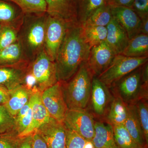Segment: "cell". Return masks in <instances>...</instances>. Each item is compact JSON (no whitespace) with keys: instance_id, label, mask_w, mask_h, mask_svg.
<instances>
[{"instance_id":"ba28073f","label":"cell","mask_w":148,"mask_h":148,"mask_svg":"<svg viewBox=\"0 0 148 148\" xmlns=\"http://www.w3.org/2000/svg\"><path fill=\"white\" fill-rule=\"evenodd\" d=\"M68 24L63 19L47 14L44 50L51 61L55 62L66 35Z\"/></svg>"},{"instance_id":"9c48e42d","label":"cell","mask_w":148,"mask_h":148,"mask_svg":"<svg viewBox=\"0 0 148 148\" xmlns=\"http://www.w3.org/2000/svg\"><path fill=\"white\" fill-rule=\"evenodd\" d=\"M94 116L87 109L69 110L64 121L66 128L87 140H92L95 134Z\"/></svg>"},{"instance_id":"8992f818","label":"cell","mask_w":148,"mask_h":148,"mask_svg":"<svg viewBox=\"0 0 148 148\" xmlns=\"http://www.w3.org/2000/svg\"><path fill=\"white\" fill-rule=\"evenodd\" d=\"M148 57H128L117 54L106 71L97 77L109 88L123 77L148 62Z\"/></svg>"},{"instance_id":"5b68a950","label":"cell","mask_w":148,"mask_h":148,"mask_svg":"<svg viewBox=\"0 0 148 148\" xmlns=\"http://www.w3.org/2000/svg\"><path fill=\"white\" fill-rule=\"evenodd\" d=\"M28 73L34 80V87L41 92L58 82L55 62L49 59L44 50L30 62Z\"/></svg>"},{"instance_id":"6da1fadb","label":"cell","mask_w":148,"mask_h":148,"mask_svg":"<svg viewBox=\"0 0 148 148\" xmlns=\"http://www.w3.org/2000/svg\"><path fill=\"white\" fill-rule=\"evenodd\" d=\"M90 49L85 40L82 26L77 22L69 23L55 61L58 81L69 80L86 62Z\"/></svg>"},{"instance_id":"277c9868","label":"cell","mask_w":148,"mask_h":148,"mask_svg":"<svg viewBox=\"0 0 148 148\" xmlns=\"http://www.w3.org/2000/svg\"><path fill=\"white\" fill-rule=\"evenodd\" d=\"M142 66L123 77L110 89L114 97H118L127 105H135L141 99H148V87L143 84Z\"/></svg>"},{"instance_id":"484cf974","label":"cell","mask_w":148,"mask_h":148,"mask_svg":"<svg viewBox=\"0 0 148 148\" xmlns=\"http://www.w3.org/2000/svg\"><path fill=\"white\" fill-rule=\"evenodd\" d=\"M82 26L86 42L90 48L106 41L107 36V27L87 25Z\"/></svg>"},{"instance_id":"d6986e66","label":"cell","mask_w":148,"mask_h":148,"mask_svg":"<svg viewBox=\"0 0 148 148\" xmlns=\"http://www.w3.org/2000/svg\"><path fill=\"white\" fill-rule=\"evenodd\" d=\"M33 91V88L24 84L10 91V98L5 106L13 116L15 117L21 108L29 102Z\"/></svg>"},{"instance_id":"9a60e30c","label":"cell","mask_w":148,"mask_h":148,"mask_svg":"<svg viewBox=\"0 0 148 148\" xmlns=\"http://www.w3.org/2000/svg\"><path fill=\"white\" fill-rule=\"evenodd\" d=\"M29 66H0V85L10 91L21 85L26 84Z\"/></svg>"},{"instance_id":"e0dca14e","label":"cell","mask_w":148,"mask_h":148,"mask_svg":"<svg viewBox=\"0 0 148 148\" xmlns=\"http://www.w3.org/2000/svg\"><path fill=\"white\" fill-rule=\"evenodd\" d=\"M106 27V42L116 55L121 54L129 41L127 33L113 17Z\"/></svg>"},{"instance_id":"2e32d148","label":"cell","mask_w":148,"mask_h":148,"mask_svg":"<svg viewBox=\"0 0 148 148\" xmlns=\"http://www.w3.org/2000/svg\"><path fill=\"white\" fill-rule=\"evenodd\" d=\"M48 15L68 22H77L74 0H44Z\"/></svg>"},{"instance_id":"cb8c5ba5","label":"cell","mask_w":148,"mask_h":148,"mask_svg":"<svg viewBox=\"0 0 148 148\" xmlns=\"http://www.w3.org/2000/svg\"><path fill=\"white\" fill-rule=\"evenodd\" d=\"M123 55L128 57H148V35L138 34L129 40Z\"/></svg>"},{"instance_id":"836d02e7","label":"cell","mask_w":148,"mask_h":148,"mask_svg":"<svg viewBox=\"0 0 148 148\" xmlns=\"http://www.w3.org/2000/svg\"><path fill=\"white\" fill-rule=\"evenodd\" d=\"M15 130L0 135V148H18L21 139Z\"/></svg>"},{"instance_id":"d4e9b609","label":"cell","mask_w":148,"mask_h":148,"mask_svg":"<svg viewBox=\"0 0 148 148\" xmlns=\"http://www.w3.org/2000/svg\"><path fill=\"white\" fill-rule=\"evenodd\" d=\"M77 21L83 25L95 10L107 3L106 0H74Z\"/></svg>"},{"instance_id":"83f0119b","label":"cell","mask_w":148,"mask_h":148,"mask_svg":"<svg viewBox=\"0 0 148 148\" xmlns=\"http://www.w3.org/2000/svg\"><path fill=\"white\" fill-rule=\"evenodd\" d=\"M14 3L25 14H42L46 13L47 5L44 0H4Z\"/></svg>"},{"instance_id":"f35d334b","label":"cell","mask_w":148,"mask_h":148,"mask_svg":"<svg viewBox=\"0 0 148 148\" xmlns=\"http://www.w3.org/2000/svg\"><path fill=\"white\" fill-rule=\"evenodd\" d=\"M10 98V92L4 86L0 85V105H5Z\"/></svg>"},{"instance_id":"ab89813d","label":"cell","mask_w":148,"mask_h":148,"mask_svg":"<svg viewBox=\"0 0 148 148\" xmlns=\"http://www.w3.org/2000/svg\"><path fill=\"white\" fill-rule=\"evenodd\" d=\"M32 135L21 138L18 148H32Z\"/></svg>"},{"instance_id":"f1b7e54d","label":"cell","mask_w":148,"mask_h":148,"mask_svg":"<svg viewBox=\"0 0 148 148\" xmlns=\"http://www.w3.org/2000/svg\"><path fill=\"white\" fill-rule=\"evenodd\" d=\"M112 126L116 148H141L132 139L124 125Z\"/></svg>"},{"instance_id":"3957f363","label":"cell","mask_w":148,"mask_h":148,"mask_svg":"<svg viewBox=\"0 0 148 148\" xmlns=\"http://www.w3.org/2000/svg\"><path fill=\"white\" fill-rule=\"evenodd\" d=\"M93 77L85 62L69 80L61 82L64 99L69 110L87 108Z\"/></svg>"},{"instance_id":"7402d4cb","label":"cell","mask_w":148,"mask_h":148,"mask_svg":"<svg viewBox=\"0 0 148 148\" xmlns=\"http://www.w3.org/2000/svg\"><path fill=\"white\" fill-rule=\"evenodd\" d=\"M124 125L139 147L148 146L144 138L135 105H128L127 117Z\"/></svg>"},{"instance_id":"52a82bcc","label":"cell","mask_w":148,"mask_h":148,"mask_svg":"<svg viewBox=\"0 0 148 148\" xmlns=\"http://www.w3.org/2000/svg\"><path fill=\"white\" fill-rule=\"evenodd\" d=\"M114 97L110 88L97 77H94L92 79L90 100L86 109L94 118L104 121Z\"/></svg>"},{"instance_id":"4fadbf2b","label":"cell","mask_w":148,"mask_h":148,"mask_svg":"<svg viewBox=\"0 0 148 148\" xmlns=\"http://www.w3.org/2000/svg\"><path fill=\"white\" fill-rule=\"evenodd\" d=\"M34 91L30 100L32 103V120L29 127L24 132L18 135V138H23L30 136L36 132L37 130L51 117L41 99V92L33 88Z\"/></svg>"},{"instance_id":"8d00e7d4","label":"cell","mask_w":148,"mask_h":148,"mask_svg":"<svg viewBox=\"0 0 148 148\" xmlns=\"http://www.w3.org/2000/svg\"><path fill=\"white\" fill-rule=\"evenodd\" d=\"M32 148H48L45 140L36 132L32 135Z\"/></svg>"},{"instance_id":"7bdbcfd3","label":"cell","mask_w":148,"mask_h":148,"mask_svg":"<svg viewBox=\"0 0 148 148\" xmlns=\"http://www.w3.org/2000/svg\"><path fill=\"white\" fill-rule=\"evenodd\" d=\"M1 25L0 24V31H1Z\"/></svg>"},{"instance_id":"ffe728a7","label":"cell","mask_w":148,"mask_h":148,"mask_svg":"<svg viewBox=\"0 0 148 148\" xmlns=\"http://www.w3.org/2000/svg\"><path fill=\"white\" fill-rule=\"evenodd\" d=\"M92 141L95 148H116L112 125L104 121L95 120V134Z\"/></svg>"},{"instance_id":"7a4b0ae2","label":"cell","mask_w":148,"mask_h":148,"mask_svg":"<svg viewBox=\"0 0 148 148\" xmlns=\"http://www.w3.org/2000/svg\"><path fill=\"white\" fill-rule=\"evenodd\" d=\"M47 14H25L19 27L17 41L28 62L33 61L44 47Z\"/></svg>"},{"instance_id":"4316f807","label":"cell","mask_w":148,"mask_h":148,"mask_svg":"<svg viewBox=\"0 0 148 148\" xmlns=\"http://www.w3.org/2000/svg\"><path fill=\"white\" fill-rule=\"evenodd\" d=\"M112 18L111 7L106 3L94 11L83 25L106 27Z\"/></svg>"},{"instance_id":"5bb4252c","label":"cell","mask_w":148,"mask_h":148,"mask_svg":"<svg viewBox=\"0 0 148 148\" xmlns=\"http://www.w3.org/2000/svg\"><path fill=\"white\" fill-rule=\"evenodd\" d=\"M111 8L113 17L126 31L129 39L140 34L141 18L132 8L125 7H111Z\"/></svg>"},{"instance_id":"7c38bea8","label":"cell","mask_w":148,"mask_h":148,"mask_svg":"<svg viewBox=\"0 0 148 148\" xmlns=\"http://www.w3.org/2000/svg\"><path fill=\"white\" fill-rule=\"evenodd\" d=\"M36 132L45 140L48 148H66V127L64 123L50 117Z\"/></svg>"},{"instance_id":"603a6c76","label":"cell","mask_w":148,"mask_h":148,"mask_svg":"<svg viewBox=\"0 0 148 148\" xmlns=\"http://www.w3.org/2000/svg\"><path fill=\"white\" fill-rule=\"evenodd\" d=\"M127 113L128 105L118 97H114L104 121L112 126L124 125Z\"/></svg>"},{"instance_id":"74e56055","label":"cell","mask_w":148,"mask_h":148,"mask_svg":"<svg viewBox=\"0 0 148 148\" xmlns=\"http://www.w3.org/2000/svg\"><path fill=\"white\" fill-rule=\"evenodd\" d=\"M134 0H106V3L111 7H125L131 8Z\"/></svg>"},{"instance_id":"4dcf8cb0","label":"cell","mask_w":148,"mask_h":148,"mask_svg":"<svg viewBox=\"0 0 148 148\" xmlns=\"http://www.w3.org/2000/svg\"><path fill=\"white\" fill-rule=\"evenodd\" d=\"M66 148H95L92 140H87L82 136L66 128Z\"/></svg>"},{"instance_id":"e575fe53","label":"cell","mask_w":148,"mask_h":148,"mask_svg":"<svg viewBox=\"0 0 148 148\" xmlns=\"http://www.w3.org/2000/svg\"><path fill=\"white\" fill-rule=\"evenodd\" d=\"M131 8L140 18L148 17V0H134Z\"/></svg>"},{"instance_id":"d6a6232c","label":"cell","mask_w":148,"mask_h":148,"mask_svg":"<svg viewBox=\"0 0 148 148\" xmlns=\"http://www.w3.org/2000/svg\"><path fill=\"white\" fill-rule=\"evenodd\" d=\"M18 31V29L10 26H1L0 31V50L17 41Z\"/></svg>"},{"instance_id":"30bf717a","label":"cell","mask_w":148,"mask_h":148,"mask_svg":"<svg viewBox=\"0 0 148 148\" xmlns=\"http://www.w3.org/2000/svg\"><path fill=\"white\" fill-rule=\"evenodd\" d=\"M41 99L51 117L63 122L69 109L64 99L62 82L58 81L44 90Z\"/></svg>"},{"instance_id":"8fae6325","label":"cell","mask_w":148,"mask_h":148,"mask_svg":"<svg viewBox=\"0 0 148 148\" xmlns=\"http://www.w3.org/2000/svg\"><path fill=\"white\" fill-rule=\"evenodd\" d=\"M116 55L106 41L91 47L86 64L93 76L98 77L106 71Z\"/></svg>"},{"instance_id":"44dd1931","label":"cell","mask_w":148,"mask_h":148,"mask_svg":"<svg viewBox=\"0 0 148 148\" xmlns=\"http://www.w3.org/2000/svg\"><path fill=\"white\" fill-rule=\"evenodd\" d=\"M30 63L24 57L18 41L0 50V66H27Z\"/></svg>"},{"instance_id":"ac0fdd59","label":"cell","mask_w":148,"mask_h":148,"mask_svg":"<svg viewBox=\"0 0 148 148\" xmlns=\"http://www.w3.org/2000/svg\"><path fill=\"white\" fill-rule=\"evenodd\" d=\"M24 14L21 9L14 3L0 0V24L19 29Z\"/></svg>"},{"instance_id":"d590c367","label":"cell","mask_w":148,"mask_h":148,"mask_svg":"<svg viewBox=\"0 0 148 148\" xmlns=\"http://www.w3.org/2000/svg\"><path fill=\"white\" fill-rule=\"evenodd\" d=\"M32 120V108L31 105V108L29 109L28 113L21 119L15 121L14 129L18 133V135L24 132V130L29 127V125L31 124Z\"/></svg>"},{"instance_id":"b9f144b4","label":"cell","mask_w":148,"mask_h":148,"mask_svg":"<svg viewBox=\"0 0 148 148\" xmlns=\"http://www.w3.org/2000/svg\"><path fill=\"white\" fill-rule=\"evenodd\" d=\"M141 148H148V146H146V147H144Z\"/></svg>"},{"instance_id":"f546056e","label":"cell","mask_w":148,"mask_h":148,"mask_svg":"<svg viewBox=\"0 0 148 148\" xmlns=\"http://www.w3.org/2000/svg\"><path fill=\"white\" fill-rule=\"evenodd\" d=\"M144 138L148 144V99H141L135 104Z\"/></svg>"},{"instance_id":"60d3db41","label":"cell","mask_w":148,"mask_h":148,"mask_svg":"<svg viewBox=\"0 0 148 148\" xmlns=\"http://www.w3.org/2000/svg\"><path fill=\"white\" fill-rule=\"evenodd\" d=\"M140 34L148 35V17L141 18Z\"/></svg>"},{"instance_id":"1f68e13d","label":"cell","mask_w":148,"mask_h":148,"mask_svg":"<svg viewBox=\"0 0 148 148\" xmlns=\"http://www.w3.org/2000/svg\"><path fill=\"white\" fill-rule=\"evenodd\" d=\"M15 117L9 112L5 105H0V135L14 130Z\"/></svg>"}]
</instances>
